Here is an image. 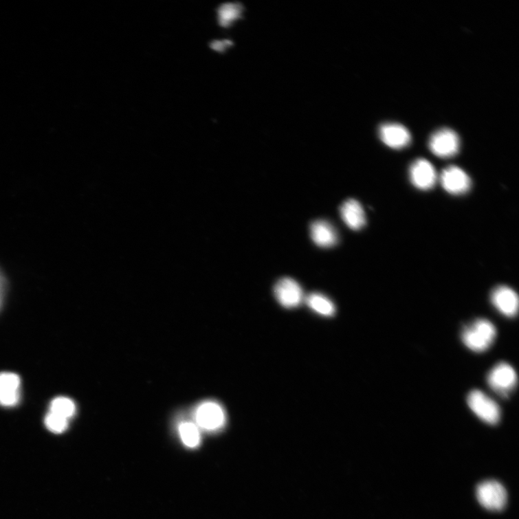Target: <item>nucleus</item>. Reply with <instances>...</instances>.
<instances>
[{"label": "nucleus", "instance_id": "obj_1", "mask_svg": "<svg viewBox=\"0 0 519 519\" xmlns=\"http://www.w3.org/2000/svg\"><path fill=\"white\" fill-rule=\"evenodd\" d=\"M496 336L495 325L486 319H478L465 325L461 334L465 346L476 353L485 352L490 349Z\"/></svg>", "mask_w": 519, "mask_h": 519}, {"label": "nucleus", "instance_id": "obj_2", "mask_svg": "<svg viewBox=\"0 0 519 519\" xmlns=\"http://www.w3.org/2000/svg\"><path fill=\"white\" fill-rule=\"evenodd\" d=\"M476 496L481 505L492 511H503L508 501L506 488L496 481H486L480 483L476 488Z\"/></svg>", "mask_w": 519, "mask_h": 519}, {"label": "nucleus", "instance_id": "obj_3", "mask_svg": "<svg viewBox=\"0 0 519 519\" xmlns=\"http://www.w3.org/2000/svg\"><path fill=\"white\" fill-rule=\"evenodd\" d=\"M487 382L496 393L503 397H509L517 386L518 377L510 364L500 362L488 373Z\"/></svg>", "mask_w": 519, "mask_h": 519}, {"label": "nucleus", "instance_id": "obj_4", "mask_svg": "<svg viewBox=\"0 0 519 519\" xmlns=\"http://www.w3.org/2000/svg\"><path fill=\"white\" fill-rule=\"evenodd\" d=\"M467 404L471 410L483 421L490 425L500 422L501 410L493 399L478 390L471 391L467 396Z\"/></svg>", "mask_w": 519, "mask_h": 519}, {"label": "nucleus", "instance_id": "obj_5", "mask_svg": "<svg viewBox=\"0 0 519 519\" xmlns=\"http://www.w3.org/2000/svg\"><path fill=\"white\" fill-rule=\"evenodd\" d=\"M430 151L436 156L450 158L456 155L461 148V140L457 133L450 129H441L430 137Z\"/></svg>", "mask_w": 519, "mask_h": 519}, {"label": "nucleus", "instance_id": "obj_6", "mask_svg": "<svg viewBox=\"0 0 519 519\" xmlns=\"http://www.w3.org/2000/svg\"><path fill=\"white\" fill-rule=\"evenodd\" d=\"M196 421L198 425L206 431H218L225 424V411L216 402H206L197 410Z\"/></svg>", "mask_w": 519, "mask_h": 519}, {"label": "nucleus", "instance_id": "obj_7", "mask_svg": "<svg viewBox=\"0 0 519 519\" xmlns=\"http://www.w3.org/2000/svg\"><path fill=\"white\" fill-rule=\"evenodd\" d=\"M274 291L278 302L287 309L298 307L305 300L301 286L291 278L280 279L276 284Z\"/></svg>", "mask_w": 519, "mask_h": 519}, {"label": "nucleus", "instance_id": "obj_8", "mask_svg": "<svg viewBox=\"0 0 519 519\" xmlns=\"http://www.w3.org/2000/svg\"><path fill=\"white\" fill-rule=\"evenodd\" d=\"M440 181L444 190L453 195L466 194L472 186L468 175L461 168L454 166L442 171Z\"/></svg>", "mask_w": 519, "mask_h": 519}, {"label": "nucleus", "instance_id": "obj_9", "mask_svg": "<svg viewBox=\"0 0 519 519\" xmlns=\"http://www.w3.org/2000/svg\"><path fill=\"white\" fill-rule=\"evenodd\" d=\"M410 179L415 187L428 190L435 186L437 174L431 162L425 159H418L410 166Z\"/></svg>", "mask_w": 519, "mask_h": 519}, {"label": "nucleus", "instance_id": "obj_10", "mask_svg": "<svg viewBox=\"0 0 519 519\" xmlns=\"http://www.w3.org/2000/svg\"><path fill=\"white\" fill-rule=\"evenodd\" d=\"M494 306L504 316L514 318L518 311V296L516 291L507 286H499L494 289L491 296Z\"/></svg>", "mask_w": 519, "mask_h": 519}, {"label": "nucleus", "instance_id": "obj_11", "mask_svg": "<svg viewBox=\"0 0 519 519\" xmlns=\"http://www.w3.org/2000/svg\"><path fill=\"white\" fill-rule=\"evenodd\" d=\"M21 384L18 375L0 373V406L11 408L18 405L21 398Z\"/></svg>", "mask_w": 519, "mask_h": 519}, {"label": "nucleus", "instance_id": "obj_12", "mask_svg": "<svg viewBox=\"0 0 519 519\" xmlns=\"http://www.w3.org/2000/svg\"><path fill=\"white\" fill-rule=\"evenodd\" d=\"M381 140L393 149L400 150L408 146L411 142L410 131L399 124H384L379 129Z\"/></svg>", "mask_w": 519, "mask_h": 519}, {"label": "nucleus", "instance_id": "obj_13", "mask_svg": "<svg viewBox=\"0 0 519 519\" xmlns=\"http://www.w3.org/2000/svg\"><path fill=\"white\" fill-rule=\"evenodd\" d=\"M340 216L351 230L358 231L366 225V219L361 203L355 199H348L340 206Z\"/></svg>", "mask_w": 519, "mask_h": 519}, {"label": "nucleus", "instance_id": "obj_14", "mask_svg": "<svg viewBox=\"0 0 519 519\" xmlns=\"http://www.w3.org/2000/svg\"><path fill=\"white\" fill-rule=\"evenodd\" d=\"M311 240L319 247L329 248L338 243V234L334 227L329 221L318 220L310 227Z\"/></svg>", "mask_w": 519, "mask_h": 519}, {"label": "nucleus", "instance_id": "obj_15", "mask_svg": "<svg viewBox=\"0 0 519 519\" xmlns=\"http://www.w3.org/2000/svg\"><path fill=\"white\" fill-rule=\"evenodd\" d=\"M307 305L320 316L333 317L335 314V306L328 296L320 293H311L305 298Z\"/></svg>", "mask_w": 519, "mask_h": 519}, {"label": "nucleus", "instance_id": "obj_16", "mask_svg": "<svg viewBox=\"0 0 519 519\" xmlns=\"http://www.w3.org/2000/svg\"><path fill=\"white\" fill-rule=\"evenodd\" d=\"M49 412L67 420L71 419L76 412V406L73 400L65 397L54 399L49 406Z\"/></svg>", "mask_w": 519, "mask_h": 519}, {"label": "nucleus", "instance_id": "obj_17", "mask_svg": "<svg viewBox=\"0 0 519 519\" xmlns=\"http://www.w3.org/2000/svg\"><path fill=\"white\" fill-rule=\"evenodd\" d=\"M243 7L237 3H226L219 7L218 18L219 24L223 27L230 26L242 16Z\"/></svg>", "mask_w": 519, "mask_h": 519}, {"label": "nucleus", "instance_id": "obj_18", "mask_svg": "<svg viewBox=\"0 0 519 519\" xmlns=\"http://www.w3.org/2000/svg\"><path fill=\"white\" fill-rule=\"evenodd\" d=\"M179 432L183 442L187 447L195 448L199 444L201 437L195 424L189 422L182 423L179 427Z\"/></svg>", "mask_w": 519, "mask_h": 519}, {"label": "nucleus", "instance_id": "obj_19", "mask_svg": "<svg viewBox=\"0 0 519 519\" xmlns=\"http://www.w3.org/2000/svg\"><path fill=\"white\" fill-rule=\"evenodd\" d=\"M46 427L54 434L64 433L68 428L69 421L52 412H48L45 420Z\"/></svg>", "mask_w": 519, "mask_h": 519}, {"label": "nucleus", "instance_id": "obj_20", "mask_svg": "<svg viewBox=\"0 0 519 519\" xmlns=\"http://www.w3.org/2000/svg\"><path fill=\"white\" fill-rule=\"evenodd\" d=\"M232 43L228 41H214L212 43V48L214 49L215 51L218 52H224L225 49L228 47L231 46Z\"/></svg>", "mask_w": 519, "mask_h": 519}, {"label": "nucleus", "instance_id": "obj_21", "mask_svg": "<svg viewBox=\"0 0 519 519\" xmlns=\"http://www.w3.org/2000/svg\"><path fill=\"white\" fill-rule=\"evenodd\" d=\"M6 289L5 280L1 272H0V306H1Z\"/></svg>", "mask_w": 519, "mask_h": 519}]
</instances>
